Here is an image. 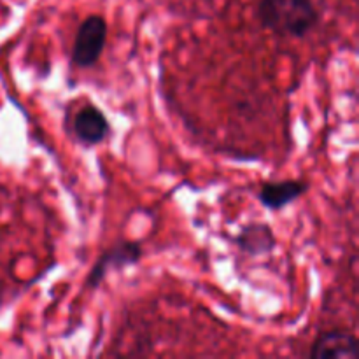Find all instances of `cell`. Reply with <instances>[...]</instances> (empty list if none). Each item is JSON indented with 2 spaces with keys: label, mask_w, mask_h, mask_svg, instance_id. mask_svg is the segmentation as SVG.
<instances>
[{
  "label": "cell",
  "mask_w": 359,
  "mask_h": 359,
  "mask_svg": "<svg viewBox=\"0 0 359 359\" xmlns=\"http://www.w3.org/2000/svg\"><path fill=\"white\" fill-rule=\"evenodd\" d=\"M258 18L273 34L304 37L318 25L319 13L312 0H259Z\"/></svg>",
  "instance_id": "cell-1"
},
{
  "label": "cell",
  "mask_w": 359,
  "mask_h": 359,
  "mask_svg": "<svg viewBox=\"0 0 359 359\" xmlns=\"http://www.w3.org/2000/svg\"><path fill=\"white\" fill-rule=\"evenodd\" d=\"M105 34H107V25L102 16H88L81 23L79 30L76 34L72 48V62L74 65L81 69H90L100 58L105 46Z\"/></svg>",
  "instance_id": "cell-2"
},
{
  "label": "cell",
  "mask_w": 359,
  "mask_h": 359,
  "mask_svg": "<svg viewBox=\"0 0 359 359\" xmlns=\"http://www.w3.org/2000/svg\"><path fill=\"white\" fill-rule=\"evenodd\" d=\"M358 356L356 337L342 330L323 333L311 349V358L314 359H358Z\"/></svg>",
  "instance_id": "cell-3"
},
{
  "label": "cell",
  "mask_w": 359,
  "mask_h": 359,
  "mask_svg": "<svg viewBox=\"0 0 359 359\" xmlns=\"http://www.w3.org/2000/svg\"><path fill=\"white\" fill-rule=\"evenodd\" d=\"M140 256H142V248H140L139 242H123V244L116 245L98 259V263L91 270L90 277H88V286L97 287L100 280L104 279L105 273H107V270L133 265V263L139 262Z\"/></svg>",
  "instance_id": "cell-4"
},
{
  "label": "cell",
  "mask_w": 359,
  "mask_h": 359,
  "mask_svg": "<svg viewBox=\"0 0 359 359\" xmlns=\"http://www.w3.org/2000/svg\"><path fill=\"white\" fill-rule=\"evenodd\" d=\"M74 132L83 144L97 146L107 137L109 121L100 109L88 105L77 112L76 119H74Z\"/></svg>",
  "instance_id": "cell-5"
},
{
  "label": "cell",
  "mask_w": 359,
  "mask_h": 359,
  "mask_svg": "<svg viewBox=\"0 0 359 359\" xmlns=\"http://www.w3.org/2000/svg\"><path fill=\"white\" fill-rule=\"evenodd\" d=\"M307 191V184L302 181L269 182L259 189V202L272 210H280L293 203Z\"/></svg>",
  "instance_id": "cell-6"
},
{
  "label": "cell",
  "mask_w": 359,
  "mask_h": 359,
  "mask_svg": "<svg viewBox=\"0 0 359 359\" xmlns=\"http://www.w3.org/2000/svg\"><path fill=\"white\" fill-rule=\"evenodd\" d=\"M238 248L251 256L266 255L276 248V237L266 224L252 223L242 228L238 237L235 238Z\"/></svg>",
  "instance_id": "cell-7"
}]
</instances>
